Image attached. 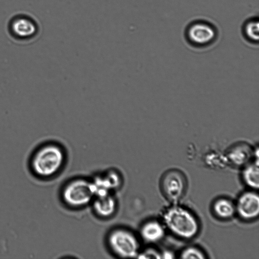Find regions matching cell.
<instances>
[{
  "instance_id": "6",
  "label": "cell",
  "mask_w": 259,
  "mask_h": 259,
  "mask_svg": "<svg viewBox=\"0 0 259 259\" xmlns=\"http://www.w3.org/2000/svg\"><path fill=\"white\" fill-rule=\"evenodd\" d=\"M236 211L240 218L249 220L256 218L259 213V197L254 192H246L239 198Z\"/></svg>"
},
{
  "instance_id": "18",
  "label": "cell",
  "mask_w": 259,
  "mask_h": 259,
  "mask_svg": "<svg viewBox=\"0 0 259 259\" xmlns=\"http://www.w3.org/2000/svg\"><path fill=\"white\" fill-rule=\"evenodd\" d=\"M161 256V257L165 258H172L174 257L171 253L169 252H165Z\"/></svg>"
},
{
  "instance_id": "8",
  "label": "cell",
  "mask_w": 259,
  "mask_h": 259,
  "mask_svg": "<svg viewBox=\"0 0 259 259\" xmlns=\"http://www.w3.org/2000/svg\"><path fill=\"white\" fill-rule=\"evenodd\" d=\"M93 208L96 213L102 218L112 215L116 208V201L110 194L95 197L93 199Z\"/></svg>"
},
{
  "instance_id": "9",
  "label": "cell",
  "mask_w": 259,
  "mask_h": 259,
  "mask_svg": "<svg viewBox=\"0 0 259 259\" xmlns=\"http://www.w3.org/2000/svg\"><path fill=\"white\" fill-rule=\"evenodd\" d=\"M252 154L251 147L246 143H238L233 146L228 151V156L231 162L235 165L246 164Z\"/></svg>"
},
{
  "instance_id": "3",
  "label": "cell",
  "mask_w": 259,
  "mask_h": 259,
  "mask_svg": "<svg viewBox=\"0 0 259 259\" xmlns=\"http://www.w3.org/2000/svg\"><path fill=\"white\" fill-rule=\"evenodd\" d=\"M107 241L110 248L122 257H137L139 252V243L136 235L124 228H117L111 231Z\"/></svg>"
},
{
  "instance_id": "7",
  "label": "cell",
  "mask_w": 259,
  "mask_h": 259,
  "mask_svg": "<svg viewBox=\"0 0 259 259\" xmlns=\"http://www.w3.org/2000/svg\"><path fill=\"white\" fill-rule=\"evenodd\" d=\"M188 37L190 42L199 46L211 43L215 38V32L210 25L205 23H196L188 29Z\"/></svg>"
},
{
  "instance_id": "4",
  "label": "cell",
  "mask_w": 259,
  "mask_h": 259,
  "mask_svg": "<svg viewBox=\"0 0 259 259\" xmlns=\"http://www.w3.org/2000/svg\"><path fill=\"white\" fill-rule=\"evenodd\" d=\"M63 199L67 205L73 207L84 206L95 198L92 181L79 179L68 183L62 191Z\"/></svg>"
},
{
  "instance_id": "13",
  "label": "cell",
  "mask_w": 259,
  "mask_h": 259,
  "mask_svg": "<svg viewBox=\"0 0 259 259\" xmlns=\"http://www.w3.org/2000/svg\"><path fill=\"white\" fill-rule=\"evenodd\" d=\"M243 179L246 184L255 189L259 186L258 163L254 162L246 167L243 172Z\"/></svg>"
},
{
  "instance_id": "17",
  "label": "cell",
  "mask_w": 259,
  "mask_h": 259,
  "mask_svg": "<svg viewBox=\"0 0 259 259\" xmlns=\"http://www.w3.org/2000/svg\"><path fill=\"white\" fill-rule=\"evenodd\" d=\"M137 257L139 258H160L161 256L156 250L148 248L143 251H139Z\"/></svg>"
},
{
  "instance_id": "2",
  "label": "cell",
  "mask_w": 259,
  "mask_h": 259,
  "mask_svg": "<svg viewBox=\"0 0 259 259\" xmlns=\"http://www.w3.org/2000/svg\"><path fill=\"white\" fill-rule=\"evenodd\" d=\"M163 221L166 227L175 235L184 238L191 239L199 232V224L192 213L186 209L174 206L164 213Z\"/></svg>"
},
{
  "instance_id": "15",
  "label": "cell",
  "mask_w": 259,
  "mask_h": 259,
  "mask_svg": "<svg viewBox=\"0 0 259 259\" xmlns=\"http://www.w3.org/2000/svg\"><path fill=\"white\" fill-rule=\"evenodd\" d=\"M180 257L185 259H202L205 258V256L203 252L198 248L195 247H189L182 251Z\"/></svg>"
},
{
  "instance_id": "5",
  "label": "cell",
  "mask_w": 259,
  "mask_h": 259,
  "mask_svg": "<svg viewBox=\"0 0 259 259\" xmlns=\"http://www.w3.org/2000/svg\"><path fill=\"white\" fill-rule=\"evenodd\" d=\"M162 191L170 200H179L185 193L186 181L183 175L179 171L171 170L167 172L161 181Z\"/></svg>"
},
{
  "instance_id": "12",
  "label": "cell",
  "mask_w": 259,
  "mask_h": 259,
  "mask_svg": "<svg viewBox=\"0 0 259 259\" xmlns=\"http://www.w3.org/2000/svg\"><path fill=\"white\" fill-rule=\"evenodd\" d=\"M214 214L222 219L232 218L236 211L235 206L229 200L221 198L217 200L212 206Z\"/></svg>"
},
{
  "instance_id": "16",
  "label": "cell",
  "mask_w": 259,
  "mask_h": 259,
  "mask_svg": "<svg viewBox=\"0 0 259 259\" xmlns=\"http://www.w3.org/2000/svg\"><path fill=\"white\" fill-rule=\"evenodd\" d=\"M111 186L112 190L119 187L121 184V178L116 171L111 170L104 175Z\"/></svg>"
},
{
  "instance_id": "1",
  "label": "cell",
  "mask_w": 259,
  "mask_h": 259,
  "mask_svg": "<svg viewBox=\"0 0 259 259\" xmlns=\"http://www.w3.org/2000/svg\"><path fill=\"white\" fill-rule=\"evenodd\" d=\"M65 159L63 147L59 143L49 141L37 146L29 159L31 172L35 177L47 179L56 175Z\"/></svg>"
},
{
  "instance_id": "10",
  "label": "cell",
  "mask_w": 259,
  "mask_h": 259,
  "mask_svg": "<svg viewBox=\"0 0 259 259\" xmlns=\"http://www.w3.org/2000/svg\"><path fill=\"white\" fill-rule=\"evenodd\" d=\"M140 234L142 238L148 242H155L160 240L164 235L161 225L156 221H149L141 227Z\"/></svg>"
},
{
  "instance_id": "14",
  "label": "cell",
  "mask_w": 259,
  "mask_h": 259,
  "mask_svg": "<svg viewBox=\"0 0 259 259\" xmlns=\"http://www.w3.org/2000/svg\"><path fill=\"white\" fill-rule=\"evenodd\" d=\"M244 31L247 38L252 41H257L259 38V23L257 20L248 22L245 26Z\"/></svg>"
},
{
  "instance_id": "11",
  "label": "cell",
  "mask_w": 259,
  "mask_h": 259,
  "mask_svg": "<svg viewBox=\"0 0 259 259\" xmlns=\"http://www.w3.org/2000/svg\"><path fill=\"white\" fill-rule=\"evenodd\" d=\"M14 33L20 37H27L32 36L36 31L34 23L26 18H19L15 20L12 24Z\"/></svg>"
}]
</instances>
